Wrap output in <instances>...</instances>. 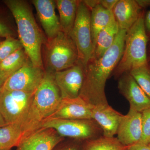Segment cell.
<instances>
[{
	"label": "cell",
	"mask_w": 150,
	"mask_h": 150,
	"mask_svg": "<svg viewBox=\"0 0 150 150\" xmlns=\"http://www.w3.org/2000/svg\"><path fill=\"white\" fill-rule=\"evenodd\" d=\"M127 31L119 30L112 46L99 59L91 58L84 68V77L79 96L93 106L108 103L105 93L107 80L123 54Z\"/></svg>",
	"instance_id": "cell-1"
},
{
	"label": "cell",
	"mask_w": 150,
	"mask_h": 150,
	"mask_svg": "<svg viewBox=\"0 0 150 150\" xmlns=\"http://www.w3.org/2000/svg\"><path fill=\"white\" fill-rule=\"evenodd\" d=\"M3 3L13 16L19 40L33 64L43 68L42 48L47 41L35 21L30 6L24 0H4Z\"/></svg>",
	"instance_id": "cell-2"
},
{
	"label": "cell",
	"mask_w": 150,
	"mask_h": 150,
	"mask_svg": "<svg viewBox=\"0 0 150 150\" xmlns=\"http://www.w3.org/2000/svg\"><path fill=\"white\" fill-rule=\"evenodd\" d=\"M62 100L54 74L45 71L43 79L34 92L27 115L21 123L22 139L40 129L43 121L57 110Z\"/></svg>",
	"instance_id": "cell-3"
},
{
	"label": "cell",
	"mask_w": 150,
	"mask_h": 150,
	"mask_svg": "<svg viewBox=\"0 0 150 150\" xmlns=\"http://www.w3.org/2000/svg\"><path fill=\"white\" fill-rule=\"evenodd\" d=\"M148 35L143 13L126 33L122 57L112 73L115 79L132 70L148 66L147 57Z\"/></svg>",
	"instance_id": "cell-4"
},
{
	"label": "cell",
	"mask_w": 150,
	"mask_h": 150,
	"mask_svg": "<svg viewBox=\"0 0 150 150\" xmlns=\"http://www.w3.org/2000/svg\"><path fill=\"white\" fill-rule=\"evenodd\" d=\"M42 57L45 71L54 73L69 69L79 62L77 49L72 38L62 31L47 40Z\"/></svg>",
	"instance_id": "cell-5"
},
{
	"label": "cell",
	"mask_w": 150,
	"mask_h": 150,
	"mask_svg": "<svg viewBox=\"0 0 150 150\" xmlns=\"http://www.w3.org/2000/svg\"><path fill=\"white\" fill-rule=\"evenodd\" d=\"M40 128H51L64 138L85 142L103 136L102 130L93 119L70 120L48 118Z\"/></svg>",
	"instance_id": "cell-6"
},
{
	"label": "cell",
	"mask_w": 150,
	"mask_h": 150,
	"mask_svg": "<svg viewBox=\"0 0 150 150\" xmlns=\"http://www.w3.org/2000/svg\"><path fill=\"white\" fill-rule=\"evenodd\" d=\"M91 10L79 1L71 38L76 44L79 61L85 68L93 53L91 26Z\"/></svg>",
	"instance_id": "cell-7"
},
{
	"label": "cell",
	"mask_w": 150,
	"mask_h": 150,
	"mask_svg": "<svg viewBox=\"0 0 150 150\" xmlns=\"http://www.w3.org/2000/svg\"><path fill=\"white\" fill-rule=\"evenodd\" d=\"M34 93L0 90V112L7 125L21 124L29 110Z\"/></svg>",
	"instance_id": "cell-8"
},
{
	"label": "cell",
	"mask_w": 150,
	"mask_h": 150,
	"mask_svg": "<svg viewBox=\"0 0 150 150\" xmlns=\"http://www.w3.org/2000/svg\"><path fill=\"white\" fill-rule=\"evenodd\" d=\"M45 74L44 69L35 66L28 59L21 68L8 78L0 90L35 92Z\"/></svg>",
	"instance_id": "cell-9"
},
{
	"label": "cell",
	"mask_w": 150,
	"mask_h": 150,
	"mask_svg": "<svg viewBox=\"0 0 150 150\" xmlns=\"http://www.w3.org/2000/svg\"><path fill=\"white\" fill-rule=\"evenodd\" d=\"M53 74L62 99L79 96L84 77V68L80 62L69 69Z\"/></svg>",
	"instance_id": "cell-10"
},
{
	"label": "cell",
	"mask_w": 150,
	"mask_h": 150,
	"mask_svg": "<svg viewBox=\"0 0 150 150\" xmlns=\"http://www.w3.org/2000/svg\"><path fill=\"white\" fill-rule=\"evenodd\" d=\"M118 87L120 93L129 102L130 108L142 112L150 108V98L130 73H126L119 78Z\"/></svg>",
	"instance_id": "cell-11"
},
{
	"label": "cell",
	"mask_w": 150,
	"mask_h": 150,
	"mask_svg": "<svg viewBox=\"0 0 150 150\" xmlns=\"http://www.w3.org/2000/svg\"><path fill=\"white\" fill-rule=\"evenodd\" d=\"M65 139L54 129L40 128L23 139L16 150H52Z\"/></svg>",
	"instance_id": "cell-12"
},
{
	"label": "cell",
	"mask_w": 150,
	"mask_h": 150,
	"mask_svg": "<svg viewBox=\"0 0 150 150\" xmlns=\"http://www.w3.org/2000/svg\"><path fill=\"white\" fill-rule=\"evenodd\" d=\"M142 112L132 108H129L127 114L123 115L116 134L122 144L129 146L140 142L142 135Z\"/></svg>",
	"instance_id": "cell-13"
},
{
	"label": "cell",
	"mask_w": 150,
	"mask_h": 150,
	"mask_svg": "<svg viewBox=\"0 0 150 150\" xmlns=\"http://www.w3.org/2000/svg\"><path fill=\"white\" fill-rule=\"evenodd\" d=\"M93 106L79 96L62 99L59 107L49 118L83 120L92 119Z\"/></svg>",
	"instance_id": "cell-14"
},
{
	"label": "cell",
	"mask_w": 150,
	"mask_h": 150,
	"mask_svg": "<svg viewBox=\"0 0 150 150\" xmlns=\"http://www.w3.org/2000/svg\"><path fill=\"white\" fill-rule=\"evenodd\" d=\"M32 3L35 7L47 40L56 37L62 30L59 18L55 12V1L33 0Z\"/></svg>",
	"instance_id": "cell-15"
},
{
	"label": "cell",
	"mask_w": 150,
	"mask_h": 150,
	"mask_svg": "<svg viewBox=\"0 0 150 150\" xmlns=\"http://www.w3.org/2000/svg\"><path fill=\"white\" fill-rule=\"evenodd\" d=\"M123 115L107 103L93 106L92 119L100 127L103 137L112 138L117 134Z\"/></svg>",
	"instance_id": "cell-16"
},
{
	"label": "cell",
	"mask_w": 150,
	"mask_h": 150,
	"mask_svg": "<svg viewBox=\"0 0 150 150\" xmlns=\"http://www.w3.org/2000/svg\"><path fill=\"white\" fill-rule=\"evenodd\" d=\"M136 0H118L112 10L119 29L128 31L142 13Z\"/></svg>",
	"instance_id": "cell-17"
},
{
	"label": "cell",
	"mask_w": 150,
	"mask_h": 150,
	"mask_svg": "<svg viewBox=\"0 0 150 150\" xmlns=\"http://www.w3.org/2000/svg\"><path fill=\"white\" fill-rule=\"evenodd\" d=\"M55 2L59 11L61 30L71 37L79 1L57 0Z\"/></svg>",
	"instance_id": "cell-18"
},
{
	"label": "cell",
	"mask_w": 150,
	"mask_h": 150,
	"mask_svg": "<svg viewBox=\"0 0 150 150\" xmlns=\"http://www.w3.org/2000/svg\"><path fill=\"white\" fill-rule=\"evenodd\" d=\"M91 26L93 51L100 32L115 21L112 11L98 5L91 10Z\"/></svg>",
	"instance_id": "cell-19"
},
{
	"label": "cell",
	"mask_w": 150,
	"mask_h": 150,
	"mask_svg": "<svg viewBox=\"0 0 150 150\" xmlns=\"http://www.w3.org/2000/svg\"><path fill=\"white\" fill-rule=\"evenodd\" d=\"M119 30L118 23L115 21L99 33L91 58L98 59L103 56L112 46Z\"/></svg>",
	"instance_id": "cell-20"
},
{
	"label": "cell",
	"mask_w": 150,
	"mask_h": 150,
	"mask_svg": "<svg viewBox=\"0 0 150 150\" xmlns=\"http://www.w3.org/2000/svg\"><path fill=\"white\" fill-rule=\"evenodd\" d=\"M22 138L21 123H13L0 127V150H10L16 147Z\"/></svg>",
	"instance_id": "cell-21"
},
{
	"label": "cell",
	"mask_w": 150,
	"mask_h": 150,
	"mask_svg": "<svg viewBox=\"0 0 150 150\" xmlns=\"http://www.w3.org/2000/svg\"><path fill=\"white\" fill-rule=\"evenodd\" d=\"M128 146L121 144L117 137L103 136L83 142L82 150H127Z\"/></svg>",
	"instance_id": "cell-22"
},
{
	"label": "cell",
	"mask_w": 150,
	"mask_h": 150,
	"mask_svg": "<svg viewBox=\"0 0 150 150\" xmlns=\"http://www.w3.org/2000/svg\"><path fill=\"white\" fill-rule=\"evenodd\" d=\"M28 59L23 48H21L0 62V69L9 77L21 68Z\"/></svg>",
	"instance_id": "cell-23"
},
{
	"label": "cell",
	"mask_w": 150,
	"mask_h": 150,
	"mask_svg": "<svg viewBox=\"0 0 150 150\" xmlns=\"http://www.w3.org/2000/svg\"><path fill=\"white\" fill-rule=\"evenodd\" d=\"M130 74L150 98V71L149 67L137 68L132 70Z\"/></svg>",
	"instance_id": "cell-24"
},
{
	"label": "cell",
	"mask_w": 150,
	"mask_h": 150,
	"mask_svg": "<svg viewBox=\"0 0 150 150\" xmlns=\"http://www.w3.org/2000/svg\"><path fill=\"white\" fill-rule=\"evenodd\" d=\"M21 42L16 38L8 37L0 41V62L21 48Z\"/></svg>",
	"instance_id": "cell-25"
},
{
	"label": "cell",
	"mask_w": 150,
	"mask_h": 150,
	"mask_svg": "<svg viewBox=\"0 0 150 150\" xmlns=\"http://www.w3.org/2000/svg\"><path fill=\"white\" fill-rule=\"evenodd\" d=\"M16 31L7 15L0 8V38L16 37Z\"/></svg>",
	"instance_id": "cell-26"
},
{
	"label": "cell",
	"mask_w": 150,
	"mask_h": 150,
	"mask_svg": "<svg viewBox=\"0 0 150 150\" xmlns=\"http://www.w3.org/2000/svg\"><path fill=\"white\" fill-rule=\"evenodd\" d=\"M142 135L139 143L150 144V108L142 111Z\"/></svg>",
	"instance_id": "cell-27"
},
{
	"label": "cell",
	"mask_w": 150,
	"mask_h": 150,
	"mask_svg": "<svg viewBox=\"0 0 150 150\" xmlns=\"http://www.w3.org/2000/svg\"><path fill=\"white\" fill-rule=\"evenodd\" d=\"M64 140L56 145L52 150H82L83 142L73 139L64 142Z\"/></svg>",
	"instance_id": "cell-28"
},
{
	"label": "cell",
	"mask_w": 150,
	"mask_h": 150,
	"mask_svg": "<svg viewBox=\"0 0 150 150\" xmlns=\"http://www.w3.org/2000/svg\"><path fill=\"white\" fill-rule=\"evenodd\" d=\"M118 0H100V5L104 8L112 11Z\"/></svg>",
	"instance_id": "cell-29"
},
{
	"label": "cell",
	"mask_w": 150,
	"mask_h": 150,
	"mask_svg": "<svg viewBox=\"0 0 150 150\" xmlns=\"http://www.w3.org/2000/svg\"><path fill=\"white\" fill-rule=\"evenodd\" d=\"M127 150H150V144L138 143L128 146Z\"/></svg>",
	"instance_id": "cell-30"
},
{
	"label": "cell",
	"mask_w": 150,
	"mask_h": 150,
	"mask_svg": "<svg viewBox=\"0 0 150 150\" xmlns=\"http://www.w3.org/2000/svg\"><path fill=\"white\" fill-rule=\"evenodd\" d=\"M144 24L147 34H150V10L148 12L144 17Z\"/></svg>",
	"instance_id": "cell-31"
},
{
	"label": "cell",
	"mask_w": 150,
	"mask_h": 150,
	"mask_svg": "<svg viewBox=\"0 0 150 150\" xmlns=\"http://www.w3.org/2000/svg\"><path fill=\"white\" fill-rule=\"evenodd\" d=\"M83 1L90 10L100 4V0H87Z\"/></svg>",
	"instance_id": "cell-32"
},
{
	"label": "cell",
	"mask_w": 150,
	"mask_h": 150,
	"mask_svg": "<svg viewBox=\"0 0 150 150\" xmlns=\"http://www.w3.org/2000/svg\"><path fill=\"white\" fill-rule=\"evenodd\" d=\"M8 77V76L0 69V90L3 87Z\"/></svg>",
	"instance_id": "cell-33"
},
{
	"label": "cell",
	"mask_w": 150,
	"mask_h": 150,
	"mask_svg": "<svg viewBox=\"0 0 150 150\" xmlns=\"http://www.w3.org/2000/svg\"><path fill=\"white\" fill-rule=\"evenodd\" d=\"M136 1L142 8L150 6V0H136Z\"/></svg>",
	"instance_id": "cell-34"
},
{
	"label": "cell",
	"mask_w": 150,
	"mask_h": 150,
	"mask_svg": "<svg viewBox=\"0 0 150 150\" xmlns=\"http://www.w3.org/2000/svg\"><path fill=\"white\" fill-rule=\"evenodd\" d=\"M7 125L4 118H3L2 115L1 114L0 112V127H3Z\"/></svg>",
	"instance_id": "cell-35"
},
{
	"label": "cell",
	"mask_w": 150,
	"mask_h": 150,
	"mask_svg": "<svg viewBox=\"0 0 150 150\" xmlns=\"http://www.w3.org/2000/svg\"><path fill=\"white\" fill-rule=\"evenodd\" d=\"M2 40V38H0V41H1Z\"/></svg>",
	"instance_id": "cell-36"
},
{
	"label": "cell",
	"mask_w": 150,
	"mask_h": 150,
	"mask_svg": "<svg viewBox=\"0 0 150 150\" xmlns=\"http://www.w3.org/2000/svg\"><path fill=\"white\" fill-rule=\"evenodd\" d=\"M149 69H150V68H149Z\"/></svg>",
	"instance_id": "cell-37"
},
{
	"label": "cell",
	"mask_w": 150,
	"mask_h": 150,
	"mask_svg": "<svg viewBox=\"0 0 150 150\" xmlns=\"http://www.w3.org/2000/svg\"></svg>",
	"instance_id": "cell-38"
}]
</instances>
